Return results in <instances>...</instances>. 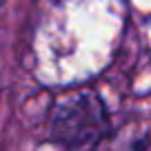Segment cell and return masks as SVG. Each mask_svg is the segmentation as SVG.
<instances>
[{
    "label": "cell",
    "mask_w": 151,
    "mask_h": 151,
    "mask_svg": "<svg viewBox=\"0 0 151 151\" xmlns=\"http://www.w3.org/2000/svg\"><path fill=\"white\" fill-rule=\"evenodd\" d=\"M111 133V113L96 91H78L62 98L49 113V140L67 151L93 149Z\"/></svg>",
    "instance_id": "6da1fadb"
},
{
    "label": "cell",
    "mask_w": 151,
    "mask_h": 151,
    "mask_svg": "<svg viewBox=\"0 0 151 151\" xmlns=\"http://www.w3.org/2000/svg\"><path fill=\"white\" fill-rule=\"evenodd\" d=\"M149 140H151V138L149 136H142L140 138V140H136V142H133V151H147V149H149Z\"/></svg>",
    "instance_id": "7a4b0ae2"
}]
</instances>
